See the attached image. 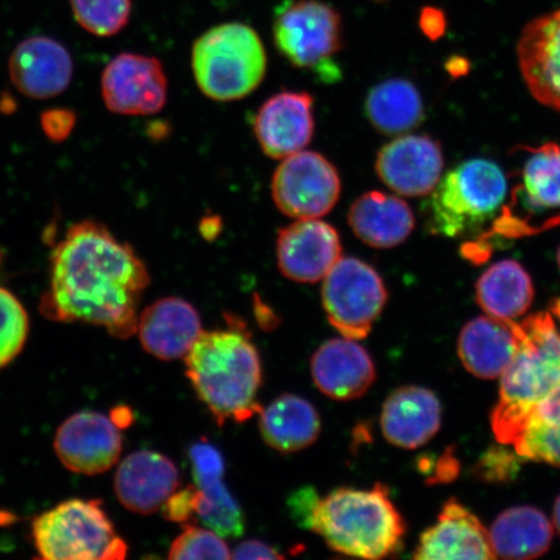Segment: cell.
<instances>
[{"instance_id": "obj_32", "label": "cell", "mask_w": 560, "mask_h": 560, "mask_svg": "<svg viewBox=\"0 0 560 560\" xmlns=\"http://www.w3.org/2000/svg\"><path fill=\"white\" fill-rule=\"evenodd\" d=\"M74 18L91 34L110 37L120 33L130 19V0H70Z\"/></svg>"}, {"instance_id": "obj_45", "label": "cell", "mask_w": 560, "mask_h": 560, "mask_svg": "<svg viewBox=\"0 0 560 560\" xmlns=\"http://www.w3.org/2000/svg\"><path fill=\"white\" fill-rule=\"evenodd\" d=\"M557 258H558V265H559V268H560V247H559V249H558V256H557Z\"/></svg>"}, {"instance_id": "obj_41", "label": "cell", "mask_w": 560, "mask_h": 560, "mask_svg": "<svg viewBox=\"0 0 560 560\" xmlns=\"http://www.w3.org/2000/svg\"><path fill=\"white\" fill-rule=\"evenodd\" d=\"M445 68L447 73L454 77V79H459V77L470 72V62H468L466 58H462V56H452V58L446 61Z\"/></svg>"}, {"instance_id": "obj_27", "label": "cell", "mask_w": 560, "mask_h": 560, "mask_svg": "<svg viewBox=\"0 0 560 560\" xmlns=\"http://www.w3.org/2000/svg\"><path fill=\"white\" fill-rule=\"evenodd\" d=\"M555 528L541 510L534 506L511 508L489 529L495 558L528 560L550 549Z\"/></svg>"}, {"instance_id": "obj_24", "label": "cell", "mask_w": 560, "mask_h": 560, "mask_svg": "<svg viewBox=\"0 0 560 560\" xmlns=\"http://www.w3.org/2000/svg\"><path fill=\"white\" fill-rule=\"evenodd\" d=\"M140 342L147 353L163 361L184 359L201 335L198 311L179 298L158 300L139 315Z\"/></svg>"}, {"instance_id": "obj_35", "label": "cell", "mask_w": 560, "mask_h": 560, "mask_svg": "<svg viewBox=\"0 0 560 560\" xmlns=\"http://www.w3.org/2000/svg\"><path fill=\"white\" fill-rule=\"evenodd\" d=\"M490 447L475 467L476 476L486 481H508L520 468V454L511 453L508 445Z\"/></svg>"}, {"instance_id": "obj_37", "label": "cell", "mask_w": 560, "mask_h": 560, "mask_svg": "<svg viewBox=\"0 0 560 560\" xmlns=\"http://www.w3.org/2000/svg\"><path fill=\"white\" fill-rule=\"evenodd\" d=\"M42 130L55 143L65 142L72 135L75 115L66 108L48 109L40 116Z\"/></svg>"}, {"instance_id": "obj_7", "label": "cell", "mask_w": 560, "mask_h": 560, "mask_svg": "<svg viewBox=\"0 0 560 560\" xmlns=\"http://www.w3.org/2000/svg\"><path fill=\"white\" fill-rule=\"evenodd\" d=\"M192 72L201 93L215 102H233L261 85L268 58L250 26L229 23L213 27L195 42Z\"/></svg>"}, {"instance_id": "obj_3", "label": "cell", "mask_w": 560, "mask_h": 560, "mask_svg": "<svg viewBox=\"0 0 560 560\" xmlns=\"http://www.w3.org/2000/svg\"><path fill=\"white\" fill-rule=\"evenodd\" d=\"M186 375L215 422H245L260 412L257 404L262 366L248 335L235 330L201 332L185 355Z\"/></svg>"}, {"instance_id": "obj_46", "label": "cell", "mask_w": 560, "mask_h": 560, "mask_svg": "<svg viewBox=\"0 0 560 560\" xmlns=\"http://www.w3.org/2000/svg\"><path fill=\"white\" fill-rule=\"evenodd\" d=\"M0 264H2V252H0Z\"/></svg>"}, {"instance_id": "obj_1", "label": "cell", "mask_w": 560, "mask_h": 560, "mask_svg": "<svg viewBox=\"0 0 560 560\" xmlns=\"http://www.w3.org/2000/svg\"><path fill=\"white\" fill-rule=\"evenodd\" d=\"M151 278L128 243L95 221L70 226L52 250L48 317L104 327L116 338L138 330L140 296Z\"/></svg>"}, {"instance_id": "obj_44", "label": "cell", "mask_w": 560, "mask_h": 560, "mask_svg": "<svg viewBox=\"0 0 560 560\" xmlns=\"http://www.w3.org/2000/svg\"><path fill=\"white\" fill-rule=\"evenodd\" d=\"M552 517H555V525L560 535V495L556 501L555 511H552Z\"/></svg>"}, {"instance_id": "obj_2", "label": "cell", "mask_w": 560, "mask_h": 560, "mask_svg": "<svg viewBox=\"0 0 560 560\" xmlns=\"http://www.w3.org/2000/svg\"><path fill=\"white\" fill-rule=\"evenodd\" d=\"M291 508L303 527L324 537L340 555L383 559L401 549L406 525L387 487L338 488L325 497L301 489Z\"/></svg>"}, {"instance_id": "obj_40", "label": "cell", "mask_w": 560, "mask_h": 560, "mask_svg": "<svg viewBox=\"0 0 560 560\" xmlns=\"http://www.w3.org/2000/svg\"><path fill=\"white\" fill-rule=\"evenodd\" d=\"M199 231L206 241H214L222 231V220L219 215L205 217L199 223Z\"/></svg>"}, {"instance_id": "obj_30", "label": "cell", "mask_w": 560, "mask_h": 560, "mask_svg": "<svg viewBox=\"0 0 560 560\" xmlns=\"http://www.w3.org/2000/svg\"><path fill=\"white\" fill-rule=\"evenodd\" d=\"M365 115L382 135L404 136L423 121L424 104L415 83L390 79L369 91Z\"/></svg>"}, {"instance_id": "obj_34", "label": "cell", "mask_w": 560, "mask_h": 560, "mask_svg": "<svg viewBox=\"0 0 560 560\" xmlns=\"http://www.w3.org/2000/svg\"><path fill=\"white\" fill-rule=\"evenodd\" d=\"M229 546L223 537L212 529L187 524L185 530L175 538L170 559H230Z\"/></svg>"}, {"instance_id": "obj_17", "label": "cell", "mask_w": 560, "mask_h": 560, "mask_svg": "<svg viewBox=\"0 0 560 560\" xmlns=\"http://www.w3.org/2000/svg\"><path fill=\"white\" fill-rule=\"evenodd\" d=\"M517 59L535 100L560 112V10L525 26L517 44Z\"/></svg>"}, {"instance_id": "obj_28", "label": "cell", "mask_w": 560, "mask_h": 560, "mask_svg": "<svg viewBox=\"0 0 560 560\" xmlns=\"http://www.w3.org/2000/svg\"><path fill=\"white\" fill-rule=\"evenodd\" d=\"M258 415L265 443L280 453L303 451L319 438L318 411L303 397L279 396Z\"/></svg>"}, {"instance_id": "obj_23", "label": "cell", "mask_w": 560, "mask_h": 560, "mask_svg": "<svg viewBox=\"0 0 560 560\" xmlns=\"http://www.w3.org/2000/svg\"><path fill=\"white\" fill-rule=\"evenodd\" d=\"M443 409L432 390L406 385L392 392L381 416L382 432L388 443L402 450H418L436 436Z\"/></svg>"}, {"instance_id": "obj_33", "label": "cell", "mask_w": 560, "mask_h": 560, "mask_svg": "<svg viewBox=\"0 0 560 560\" xmlns=\"http://www.w3.org/2000/svg\"><path fill=\"white\" fill-rule=\"evenodd\" d=\"M30 318L15 295L0 287V369L9 365L23 350Z\"/></svg>"}, {"instance_id": "obj_14", "label": "cell", "mask_w": 560, "mask_h": 560, "mask_svg": "<svg viewBox=\"0 0 560 560\" xmlns=\"http://www.w3.org/2000/svg\"><path fill=\"white\" fill-rule=\"evenodd\" d=\"M444 171V153L429 136H401L377 153L375 172L383 184L406 198L429 196Z\"/></svg>"}, {"instance_id": "obj_5", "label": "cell", "mask_w": 560, "mask_h": 560, "mask_svg": "<svg viewBox=\"0 0 560 560\" xmlns=\"http://www.w3.org/2000/svg\"><path fill=\"white\" fill-rule=\"evenodd\" d=\"M510 198L480 240H523L560 226V149L517 145L510 152Z\"/></svg>"}, {"instance_id": "obj_13", "label": "cell", "mask_w": 560, "mask_h": 560, "mask_svg": "<svg viewBox=\"0 0 560 560\" xmlns=\"http://www.w3.org/2000/svg\"><path fill=\"white\" fill-rule=\"evenodd\" d=\"M54 447L68 470L91 476L108 471L118 464L122 439L109 417L81 411L60 425Z\"/></svg>"}, {"instance_id": "obj_22", "label": "cell", "mask_w": 560, "mask_h": 560, "mask_svg": "<svg viewBox=\"0 0 560 560\" xmlns=\"http://www.w3.org/2000/svg\"><path fill=\"white\" fill-rule=\"evenodd\" d=\"M355 341L345 336L328 340L313 355V381L322 394L334 400H355L375 382V363Z\"/></svg>"}, {"instance_id": "obj_11", "label": "cell", "mask_w": 560, "mask_h": 560, "mask_svg": "<svg viewBox=\"0 0 560 560\" xmlns=\"http://www.w3.org/2000/svg\"><path fill=\"white\" fill-rule=\"evenodd\" d=\"M340 194L338 170L313 151L303 150L283 159L271 179L277 208L295 220L320 219L330 213Z\"/></svg>"}, {"instance_id": "obj_26", "label": "cell", "mask_w": 560, "mask_h": 560, "mask_svg": "<svg viewBox=\"0 0 560 560\" xmlns=\"http://www.w3.org/2000/svg\"><path fill=\"white\" fill-rule=\"evenodd\" d=\"M348 223L369 247L389 249L408 240L416 229V217L408 202L398 196L370 191L350 207Z\"/></svg>"}, {"instance_id": "obj_21", "label": "cell", "mask_w": 560, "mask_h": 560, "mask_svg": "<svg viewBox=\"0 0 560 560\" xmlns=\"http://www.w3.org/2000/svg\"><path fill=\"white\" fill-rule=\"evenodd\" d=\"M9 67L13 85L33 100H50L65 93L73 77L72 56L59 42L47 37L21 42Z\"/></svg>"}, {"instance_id": "obj_8", "label": "cell", "mask_w": 560, "mask_h": 560, "mask_svg": "<svg viewBox=\"0 0 560 560\" xmlns=\"http://www.w3.org/2000/svg\"><path fill=\"white\" fill-rule=\"evenodd\" d=\"M32 535L47 560H120L128 545L100 501L69 500L35 517Z\"/></svg>"}, {"instance_id": "obj_16", "label": "cell", "mask_w": 560, "mask_h": 560, "mask_svg": "<svg viewBox=\"0 0 560 560\" xmlns=\"http://www.w3.org/2000/svg\"><path fill=\"white\" fill-rule=\"evenodd\" d=\"M314 100L305 91H282L258 109L254 131L265 155L283 160L303 151L314 136Z\"/></svg>"}, {"instance_id": "obj_38", "label": "cell", "mask_w": 560, "mask_h": 560, "mask_svg": "<svg viewBox=\"0 0 560 560\" xmlns=\"http://www.w3.org/2000/svg\"><path fill=\"white\" fill-rule=\"evenodd\" d=\"M446 16L445 13L435 7H425L420 12L419 27L423 32L427 38L431 40H438L446 32Z\"/></svg>"}, {"instance_id": "obj_4", "label": "cell", "mask_w": 560, "mask_h": 560, "mask_svg": "<svg viewBox=\"0 0 560 560\" xmlns=\"http://www.w3.org/2000/svg\"><path fill=\"white\" fill-rule=\"evenodd\" d=\"M521 346L501 375L490 416L495 440L513 446L534 411L560 385V331L550 312L520 322Z\"/></svg>"}, {"instance_id": "obj_18", "label": "cell", "mask_w": 560, "mask_h": 560, "mask_svg": "<svg viewBox=\"0 0 560 560\" xmlns=\"http://www.w3.org/2000/svg\"><path fill=\"white\" fill-rule=\"evenodd\" d=\"M179 487L178 467L164 454L152 451L128 455L115 476L118 501L125 509L142 515L161 510Z\"/></svg>"}, {"instance_id": "obj_20", "label": "cell", "mask_w": 560, "mask_h": 560, "mask_svg": "<svg viewBox=\"0 0 560 560\" xmlns=\"http://www.w3.org/2000/svg\"><path fill=\"white\" fill-rule=\"evenodd\" d=\"M190 460L198 488L196 517L222 537L236 538L244 532V514L225 482V462L217 447L207 441L191 446Z\"/></svg>"}, {"instance_id": "obj_10", "label": "cell", "mask_w": 560, "mask_h": 560, "mask_svg": "<svg viewBox=\"0 0 560 560\" xmlns=\"http://www.w3.org/2000/svg\"><path fill=\"white\" fill-rule=\"evenodd\" d=\"M387 300V287L380 272L354 257L341 258L322 285L327 318L348 339H365Z\"/></svg>"}, {"instance_id": "obj_25", "label": "cell", "mask_w": 560, "mask_h": 560, "mask_svg": "<svg viewBox=\"0 0 560 560\" xmlns=\"http://www.w3.org/2000/svg\"><path fill=\"white\" fill-rule=\"evenodd\" d=\"M520 346V324L487 315L467 322L462 328L458 355L468 373L481 380H495L514 360Z\"/></svg>"}, {"instance_id": "obj_43", "label": "cell", "mask_w": 560, "mask_h": 560, "mask_svg": "<svg viewBox=\"0 0 560 560\" xmlns=\"http://www.w3.org/2000/svg\"><path fill=\"white\" fill-rule=\"evenodd\" d=\"M550 314L560 322V296L552 300L550 303Z\"/></svg>"}, {"instance_id": "obj_39", "label": "cell", "mask_w": 560, "mask_h": 560, "mask_svg": "<svg viewBox=\"0 0 560 560\" xmlns=\"http://www.w3.org/2000/svg\"><path fill=\"white\" fill-rule=\"evenodd\" d=\"M233 559H283L280 552L272 546L262 541L249 540L236 546Z\"/></svg>"}, {"instance_id": "obj_29", "label": "cell", "mask_w": 560, "mask_h": 560, "mask_svg": "<svg viewBox=\"0 0 560 560\" xmlns=\"http://www.w3.org/2000/svg\"><path fill=\"white\" fill-rule=\"evenodd\" d=\"M476 301L490 317L515 320L529 311L535 287L528 271L515 260L495 262L475 287Z\"/></svg>"}, {"instance_id": "obj_15", "label": "cell", "mask_w": 560, "mask_h": 560, "mask_svg": "<svg viewBox=\"0 0 560 560\" xmlns=\"http://www.w3.org/2000/svg\"><path fill=\"white\" fill-rule=\"evenodd\" d=\"M338 231L318 219L296 220L279 230L277 261L280 272L293 282L317 283L341 260Z\"/></svg>"}, {"instance_id": "obj_12", "label": "cell", "mask_w": 560, "mask_h": 560, "mask_svg": "<svg viewBox=\"0 0 560 560\" xmlns=\"http://www.w3.org/2000/svg\"><path fill=\"white\" fill-rule=\"evenodd\" d=\"M102 95L105 107L122 116L159 114L167 100V80L155 58L136 54L116 56L104 69Z\"/></svg>"}, {"instance_id": "obj_42", "label": "cell", "mask_w": 560, "mask_h": 560, "mask_svg": "<svg viewBox=\"0 0 560 560\" xmlns=\"http://www.w3.org/2000/svg\"><path fill=\"white\" fill-rule=\"evenodd\" d=\"M109 418L112 419V422L118 427V429H120V427L130 425L132 419H135L132 418V412L128 408H124V406H121V408L112 410Z\"/></svg>"}, {"instance_id": "obj_6", "label": "cell", "mask_w": 560, "mask_h": 560, "mask_svg": "<svg viewBox=\"0 0 560 560\" xmlns=\"http://www.w3.org/2000/svg\"><path fill=\"white\" fill-rule=\"evenodd\" d=\"M508 179L493 161L472 159L441 178L424 202L431 234L457 237L478 233L505 202Z\"/></svg>"}, {"instance_id": "obj_31", "label": "cell", "mask_w": 560, "mask_h": 560, "mask_svg": "<svg viewBox=\"0 0 560 560\" xmlns=\"http://www.w3.org/2000/svg\"><path fill=\"white\" fill-rule=\"evenodd\" d=\"M513 447L523 459L560 468V385L529 417Z\"/></svg>"}, {"instance_id": "obj_36", "label": "cell", "mask_w": 560, "mask_h": 560, "mask_svg": "<svg viewBox=\"0 0 560 560\" xmlns=\"http://www.w3.org/2000/svg\"><path fill=\"white\" fill-rule=\"evenodd\" d=\"M198 499L199 492L195 485L185 489L179 488L177 492L170 497V500L164 503L161 510H163L167 521L187 524L196 516Z\"/></svg>"}, {"instance_id": "obj_19", "label": "cell", "mask_w": 560, "mask_h": 560, "mask_svg": "<svg viewBox=\"0 0 560 560\" xmlns=\"http://www.w3.org/2000/svg\"><path fill=\"white\" fill-rule=\"evenodd\" d=\"M415 558L492 560L495 555L489 530L479 517L457 500H450L441 510L438 522L420 536Z\"/></svg>"}, {"instance_id": "obj_9", "label": "cell", "mask_w": 560, "mask_h": 560, "mask_svg": "<svg viewBox=\"0 0 560 560\" xmlns=\"http://www.w3.org/2000/svg\"><path fill=\"white\" fill-rule=\"evenodd\" d=\"M272 34L278 51L300 69L314 70L320 79H339L335 56L342 48L339 12L319 0H285L276 12Z\"/></svg>"}]
</instances>
